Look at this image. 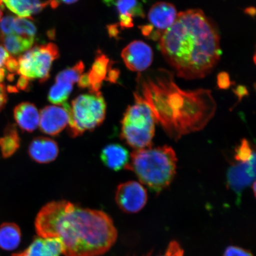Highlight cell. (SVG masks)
I'll return each instance as SVG.
<instances>
[{"label": "cell", "mask_w": 256, "mask_h": 256, "mask_svg": "<svg viewBox=\"0 0 256 256\" xmlns=\"http://www.w3.org/2000/svg\"><path fill=\"white\" fill-rule=\"evenodd\" d=\"M2 0H0V20H1L2 16V9L1 8L2 7Z\"/></svg>", "instance_id": "obj_41"}, {"label": "cell", "mask_w": 256, "mask_h": 256, "mask_svg": "<svg viewBox=\"0 0 256 256\" xmlns=\"http://www.w3.org/2000/svg\"><path fill=\"white\" fill-rule=\"evenodd\" d=\"M163 31L160 30H154L152 32V33L150 35L148 38L149 40H152L154 41H159L161 39Z\"/></svg>", "instance_id": "obj_37"}, {"label": "cell", "mask_w": 256, "mask_h": 256, "mask_svg": "<svg viewBox=\"0 0 256 256\" xmlns=\"http://www.w3.org/2000/svg\"><path fill=\"white\" fill-rule=\"evenodd\" d=\"M177 162V156L171 146H151L134 150L126 169L132 171L140 183L159 194L174 180Z\"/></svg>", "instance_id": "obj_4"}, {"label": "cell", "mask_w": 256, "mask_h": 256, "mask_svg": "<svg viewBox=\"0 0 256 256\" xmlns=\"http://www.w3.org/2000/svg\"><path fill=\"white\" fill-rule=\"evenodd\" d=\"M60 56L56 44L50 43L35 46L19 58L18 74L28 80L40 79L46 82L49 78L54 60Z\"/></svg>", "instance_id": "obj_7"}, {"label": "cell", "mask_w": 256, "mask_h": 256, "mask_svg": "<svg viewBox=\"0 0 256 256\" xmlns=\"http://www.w3.org/2000/svg\"><path fill=\"white\" fill-rule=\"evenodd\" d=\"M14 34L18 36L34 38L36 34V28L30 19L24 18H15Z\"/></svg>", "instance_id": "obj_24"}, {"label": "cell", "mask_w": 256, "mask_h": 256, "mask_svg": "<svg viewBox=\"0 0 256 256\" xmlns=\"http://www.w3.org/2000/svg\"><path fill=\"white\" fill-rule=\"evenodd\" d=\"M120 75V72L119 70L114 68H111L108 72V76H107L108 81H110L112 83H116L119 80Z\"/></svg>", "instance_id": "obj_33"}, {"label": "cell", "mask_w": 256, "mask_h": 256, "mask_svg": "<svg viewBox=\"0 0 256 256\" xmlns=\"http://www.w3.org/2000/svg\"><path fill=\"white\" fill-rule=\"evenodd\" d=\"M63 252V246L58 239L38 236L24 251L12 256H60Z\"/></svg>", "instance_id": "obj_13"}, {"label": "cell", "mask_w": 256, "mask_h": 256, "mask_svg": "<svg viewBox=\"0 0 256 256\" xmlns=\"http://www.w3.org/2000/svg\"><path fill=\"white\" fill-rule=\"evenodd\" d=\"M244 12L246 14L250 16L251 18H254L256 14V9L254 6H251V7L245 8Z\"/></svg>", "instance_id": "obj_38"}, {"label": "cell", "mask_w": 256, "mask_h": 256, "mask_svg": "<svg viewBox=\"0 0 256 256\" xmlns=\"http://www.w3.org/2000/svg\"><path fill=\"white\" fill-rule=\"evenodd\" d=\"M121 56L127 68L134 72L146 71L153 60L152 48L142 40L133 41L128 44L123 50Z\"/></svg>", "instance_id": "obj_10"}, {"label": "cell", "mask_w": 256, "mask_h": 256, "mask_svg": "<svg viewBox=\"0 0 256 256\" xmlns=\"http://www.w3.org/2000/svg\"><path fill=\"white\" fill-rule=\"evenodd\" d=\"M223 256H254L250 251L238 246H231L224 251Z\"/></svg>", "instance_id": "obj_27"}, {"label": "cell", "mask_w": 256, "mask_h": 256, "mask_svg": "<svg viewBox=\"0 0 256 256\" xmlns=\"http://www.w3.org/2000/svg\"><path fill=\"white\" fill-rule=\"evenodd\" d=\"M2 2L14 14L19 18H24L38 14L46 6L50 5L49 2L42 3L40 0H2Z\"/></svg>", "instance_id": "obj_18"}, {"label": "cell", "mask_w": 256, "mask_h": 256, "mask_svg": "<svg viewBox=\"0 0 256 256\" xmlns=\"http://www.w3.org/2000/svg\"><path fill=\"white\" fill-rule=\"evenodd\" d=\"M120 26L122 30L134 27L133 18L130 15H120Z\"/></svg>", "instance_id": "obj_31"}, {"label": "cell", "mask_w": 256, "mask_h": 256, "mask_svg": "<svg viewBox=\"0 0 256 256\" xmlns=\"http://www.w3.org/2000/svg\"><path fill=\"white\" fill-rule=\"evenodd\" d=\"M73 85L71 82L56 78V84L50 88L48 94V100L54 104H66L72 90Z\"/></svg>", "instance_id": "obj_22"}, {"label": "cell", "mask_w": 256, "mask_h": 256, "mask_svg": "<svg viewBox=\"0 0 256 256\" xmlns=\"http://www.w3.org/2000/svg\"><path fill=\"white\" fill-rule=\"evenodd\" d=\"M106 104L100 92L78 96L70 106L68 133L72 138L94 130L104 122Z\"/></svg>", "instance_id": "obj_6"}, {"label": "cell", "mask_w": 256, "mask_h": 256, "mask_svg": "<svg viewBox=\"0 0 256 256\" xmlns=\"http://www.w3.org/2000/svg\"><path fill=\"white\" fill-rule=\"evenodd\" d=\"M136 81L135 101L148 106L156 123L174 140L202 130L216 114L217 104L210 90L182 89L167 69L139 72Z\"/></svg>", "instance_id": "obj_1"}, {"label": "cell", "mask_w": 256, "mask_h": 256, "mask_svg": "<svg viewBox=\"0 0 256 256\" xmlns=\"http://www.w3.org/2000/svg\"><path fill=\"white\" fill-rule=\"evenodd\" d=\"M254 63L256 64V54H254Z\"/></svg>", "instance_id": "obj_42"}, {"label": "cell", "mask_w": 256, "mask_h": 256, "mask_svg": "<svg viewBox=\"0 0 256 256\" xmlns=\"http://www.w3.org/2000/svg\"><path fill=\"white\" fill-rule=\"evenodd\" d=\"M21 230L14 223L6 222L0 226V248L6 251H12L20 245Z\"/></svg>", "instance_id": "obj_19"}, {"label": "cell", "mask_w": 256, "mask_h": 256, "mask_svg": "<svg viewBox=\"0 0 256 256\" xmlns=\"http://www.w3.org/2000/svg\"><path fill=\"white\" fill-rule=\"evenodd\" d=\"M116 6L120 15H130L132 17L145 18L142 5L138 0H116Z\"/></svg>", "instance_id": "obj_23"}, {"label": "cell", "mask_w": 256, "mask_h": 256, "mask_svg": "<svg viewBox=\"0 0 256 256\" xmlns=\"http://www.w3.org/2000/svg\"><path fill=\"white\" fill-rule=\"evenodd\" d=\"M28 155L35 162L47 164L55 160L59 154L58 144L48 137L39 136L32 140L28 149Z\"/></svg>", "instance_id": "obj_12"}, {"label": "cell", "mask_w": 256, "mask_h": 256, "mask_svg": "<svg viewBox=\"0 0 256 256\" xmlns=\"http://www.w3.org/2000/svg\"><path fill=\"white\" fill-rule=\"evenodd\" d=\"M113 62L101 52L98 53L95 62L89 72L86 73L88 79V88L90 92H100L102 82L107 78Z\"/></svg>", "instance_id": "obj_17"}, {"label": "cell", "mask_w": 256, "mask_h": 256, "mask_svg": "<svg viewBox=\"0 0 256 256\" xmlns=\"http://www.w3.org/2000/svg\"><path fill=\"white\" fill-rule=\"evenodd\" d=\"M255 178L256 158L248 162H236L228 169L227 184L236 194L240 195L244 188L252 185Z\"/></svg>", "instance_id": "obj_11"}, {"label": "cell", "mask_w": 256, "mask_h": 256, "mask_svg": "<svg viewBox=\"0 0 256 256\" xmlns=\"http://www.w3.org/2000/svg\"><path fill=\"white\" fill-rule=\"evenodd\" d=\"M70 106L66 103L42 108L40 113L39 124L42 132L50 136H56L62 132L68 124Z\"/></svg>", "instance_id": "obj_9"}, {"label": "cell", "mask_w": 256, "mask_h": 256, "mask_svg": "<svg viewBox=\"0 0 256 256\" xmlns=\"http://www.w3.org/2000/svg\"><path fill=\"white\" fill-rule=\"evenodd\" d=\"M148 195L143 186L135 181L118 186L115 200L120 209L126 214H136L146 206Z\"/></svg>", "instance_id": "obj_8"}, {"label": "cell", "mask_w": 256, "mask_h": 256, "mask_svg": "<svg viewBox=\"0 0 256 256\" xmlns=\"http://www.w3.org/2000/svg\"><path fill=\"white\" fill-rule=\"evenodd\" d=\"M158 256H184V250L178 242L172 241L169 243L164 254Z\"/></svg>", "instance_id": "obj_28"}, {"label": "cell", "mask_w": 256, "mask_h": 256, "mask_svg": "<svg viewBox=\"0 0 256 256\" xmlns=\"http://www.w3.org/2000/svg\"><path fill=\"white\" fill-rule=\"evenodd\" d=\"M8 100L7 94L6 89L2 84H0V111L4 108Z\"/></svg>", "instance_id": "obj_35"}, {"label": "cell", "mask_w": 256, "mask_h": 256, "mask_svg": "<svg viewBox=\"0 0 256 256\" xmlns=\"http://www.w3.org/2000/svg\"><path fill=\"white\" fill-rule=\"evenodd\" d=\"M233 92L238 98V102L242 100V98L245 96L248 95V91L247 88L244 86L239 85L235 89H233Z\"/></svg>", "instance_id": "obj_32"}, {"label": "cell", "mask_w": 256, "mask_h": 256, "mask_svg": "<svg viewBox=\"0 0 256 256\" xmlns=\"http://www.w3.org/2000/svg\"><path fill=\"white\" fill-rule=\"evenodd\" d=\"M10 58V56L4 48L0 46V82L4 78L5 70L3 67L6 66V64Z\"/></svg>", "instance_id": "obj_30"}, {"label": "cell", "mask_w": 256, "mask_h": 256, "mask_svg": "<svg viewBox=\"0 0 256 256\" xmlns=\"http://www.w3.org/2000/svg\"><path fill=\"white\" fill-rule=\"evenodd\" d=\"M2 46L12 56H18L33 46L34 38H28L12 34L1 36Z\"/></svg>", "instance_id": "obj_21"}, {"label": "cell", "mask_w": 256, "mask_h": 256, "mask_svg": "<svg viewBox=\"0 0 256 256\" xmlns=\"http://www.w3.org/2000/svg\"><path fill=\"white\" fill-rule=\"evenodd\" d=\"M140 30L142 31L143 36L148 38L154 30V27L152 24L140 26Z\"/></svg>", "instance_id": "obj_34"}, {"label": "cell", "mask_w": 256, "mask_h": 256, "mask_svg": "<svg viewBox=\"0 0 256 256\" xmlns=\"http://www.w3.org/2000/svg\"><path fill=\"white\" fill-rule=\"evenodd\" d=\"M100 159L104 165L114 171H120L129 163V152L123 146L118 144H112L102 150Z\"/></svg>", "instance_id": "obj_16"}, {"label": "cell", "mask_w": 256, "mask_h": 256, "mask_svg": "<svg viewBox=\"0 0 256 256\" xmlns=\"http://www.w3.org/2000/svg\"><path fill=\"white\" fill-rule=\"evenodd\" d=\"M233 84L230 80L229 74L226 72H220L217 76V86L220 90H228Z\"/></svg>", "instance_id": "obj_29"}, {"label": "cell", "mask_w": 256, "mask_h": 256, "mask_svg": "<svg viewBox=\"0 0 256 256\" xmlns=\"http://www.w3.org/2000/svg\"><path fill=\"white\" fill-rule=\"evenodd\" d=\"M158 46L178 78L186 80L210 74L222 54L216 25L200 9L178 12L174 23L163 31Z\"/></svg>", "instance_id": "obj_3"}, {"label": "cell", "mask_w": 256, "mask_h": 256, "mask_svg": "<svg viewBox=\"0 0 256 256\" xmlns=\"http://www.w3.org/2000/svg\"><path fill=\"white\" fill-rule=\"evenodd\" d=\"M104 2H105L106 4H107L108 6H112L114 5V2L116 0H104Z\"/></svg>", "instance_id": "obj_40"}, {"label": "cell", "mask_w": 256, "mask_h": 256, "mask_svg": "<svg viewBox=\"0 0 256 256\" xmlns=\"http://www.w3.org/2000/svg\"><path fill=\"white\" fill-rule=\"evenodd\" d=\"M177 10L174 4L168 2H158L150 8L148 18L150 23L158 30H167L177 18Z\"/></svg>", "instance_id": "obj_14"}, {"label": "cell", "mask_w": 256, "mask_h": 256, "mask_svg": "<svg viewBox=\"0 0 256 256\" xmlns=\"http://www.w3.org/2000/svg\"><path fill=\"white\" fill-rule=\"evenodd\" d=\"M156 122L151 110L142 102L129 106L121 121L120 137L135 150L150 148L155 134Z\"/></svg>", "instance_id": "obj_5"}, {"label": "cell", "mask_w": 256, "mask_h": 256, "mask_svg": "<svg viewBox=\"0 0 256 256\" xmlns=\"http://www.w3.org/2000/svg\"><path fill=\"white\" fill-rule=\"evenodd\" d=\"M60 1L66 4H73V3L78 2V0H60Z\"/></svg>", "instance_id": "obj_39"}, {"label": "cell", "mask_w": 256, "mask_h": 256, "mask_svg": "<svg viewBox=\"0 0 256 256\" xmlns=\"http://www.w3.org/2000/svg\"><path fill=\"white\" fill-rule=\"evenodd\" d=\"M14 118L19 128L24 132H34L40 124V112L34 104L30 102L16 106Z\"/></svg>", "instance_id": "obj_15"}, {"label": "cell", "mask_w": 256, "mask_h": 256, "mask_svg": "<svg viewBox=\"0 0 256 256\" xmlns=\"http://www.w3.org/2000/svg\"><path fill=\"white\" fill-rule=\"evenodd\" d=\"M119 26V24H114L110 26L108 30V33H110V36L111 37H114V38H119V34L120 33Z\"/></svg>", "instance_id": "obj_36"}, {"label": "cell", "mask_w": 256, "mask_h": 256, "mask_svg": "<svg viewBox=\"0 0 256 256\" xmlns=\"http://www.w3.org/2000/svg\"><path fill=\"white\" fill-rule=\"evenodd\" d=\"M34 227L38 236L58 239L64 256H101L110 250L118 238L113 220L106 213L66 200L44 206Z\"/></svg>", "instance_id": "obj_2"}, {"label": "cell", "mask_w": 256, "mask_h": 256, "mask_svg": "<svg viewBox=\"0 0 256 256\" xmlns=\"http://www.w3.org/2000/svg\"><path fill=\"white\" fill-rule=\"evenodd\" d=\"M15 17L6 16L0 21V34L1 36L14 34V24Z\"/></svg>", "instance_id": "obj_26"}, {"label": "cell", "mask_w": 256, "mask_h": 256, "mask_svg": "<svg viewBox=\"0 0 256 256\" xmlns=\"http://www.w3.org/2000/svg\"><path fill=\"white\" fill-rule=\"evenodd\" d=\"M256 158V152L252 144L248 140L243 139L235 150L234 158L236 162H248Z\"/></svg>", "instance_id": "obj_25"}, {"label": "cell", "mask_w": 256, "mask_h": 256, "mask_svg": "<svg viewBox=\"0 0 256 256\" xmlns=\"http://www.w3.org/2000/svg\"><path fill=\"white\" fill-rule=\"evenodd\" d=\"M20 146V138L14 124L6 128L4 135L0 138V150L3 158H10L18 151Z\"/></svg>", "instance_id": "obj_20"}]
</instances>
